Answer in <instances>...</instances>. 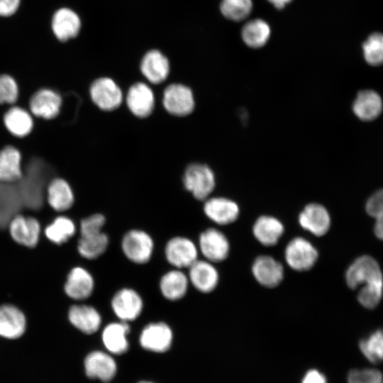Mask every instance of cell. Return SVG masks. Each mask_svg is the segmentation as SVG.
Segmentation results:
<instances>
[{"label": "cell", "mask_w": 383, "mask_h": 383, "mask_svg": "<svg viewBox=\"0 0 383 383\" xmlns=\"http://www.w3.org/2000/svg\"><path fill=\"white\" fill-rule=\"evenodd\" d=\"M345 280L352 289L360 284H364V287H383L380 267L377 262L368 255L358 257L349 266L345 273Z\"/></svg>", "instance_id": "2"}, {"label": "cell", "mask_w": 383, "mask_h": 383, "mask_svg": "<svg viewBox=\"0 0 383 383\" xmlns=\"http://www.w3.org/2000/svg\"><path fill=\"white\" fill-rule=\"evenodd\" d=\"M251 272L259 284L270 289L279 286L284 277L282 264L269 255L256 257L252 263Z\"/></svg>", "instance_id": "11"}, {"label": "cell", "mask_w": 383, "mask_h": 383, "mask_svg": "<svg viewBox=\"0 0 383 383\" xmlns=\"http://www.w3.org/2000/svg\"><path fill=\"white\" fill-rule=\"evenodd\" d=\"M87 375L90 378H98L101 381H110L116 374V365L114 360L102 351H93L84 360Z\"/></svg>", "instance_id": "24"}, {"label": "cell", "mask_w": 383, "mask_h": 383, "mask_svg": "<svg viewBox=\"0 0 383 383\" xmlns=\"http://www.w3.org/2000/svg\"><path fill=\"white\" fill-rule=\"evenodd\" d=\"M189 281L187 274L182 270L173 269L165 273L159 282L162 296L168 301L182 299L187 293Z\"/></svg>", "instance_id": "27"}, {"label": "cell", "mask_w": 383, "mask_h": 383, "mask_svg": "<svg viewBox=\"0 0 383 383\" xmlns=\"http://www.w3.org/2000/svg\"><path fill=\"white\" fill-rule=\"evenodd\" d=\"M51 26L55 36L63 42L77 35L81 21L74 11L68 8H61L55 12Z\"/></svg>", "instance_id": "25"}, {"label": "cell", "mask_w": 383, "mask_h": 383, "mask_svg": "<svg viewBox=\"0 0 383 383\" xmlns=\"http://www.w3.org/2000/svg\"><path fill=\"white\" fill-rule=\"evenodd\" d=\"M21 0H0V16L8 17L15 13Z\"/></svg>", "instance_id": "43"}, {"label": "cell", "mask_w": 383, "mask_h": 383, "mask_svg": "<svg viewBox=\"0 0 383 383\" xmlns=\"http://www.w3.org/2000/svg\"><path fill=\"white\" fill-rule=\"evenodd\" d=\"M382 101L380 96L374 91L364 90L360 91L353 104L354 113L362 121H372L382 112Z\"/></svg>", "instance_id": "29"}, {"label": "cell", "mask_w": 383, "mask_h": 383, "mask_svg": "<svg viewBox=\"0 0 383 383\" xmlns=\"http://www.w3.org/2000/svg\"><path fill=\"white\" fill-rule=\"evenodd\" d=\"M4 121L8 131L18 137H24L28 135L33 126L30 115L20 107L10 109L5 113Z\"/></svg>", "instance_id": "33"}, {"label": "cell", "mask_w": 383, "mask_h": 383, "mask_svg": "<svg viewBox=\"0 0 383 383\" xmlns=\"http://www.w3.org/2000/svg\"><path fill=\"white\" fill-rule=\"evenodd\" d=\"M302 383H326V379L318 370H311L306 373Z\"/></svg>", "instance_id": "44"}, {"label": "cell", "mask_w": 383, "mask_h": 383, "mask_svg": "<svg viewBox=\"0 0 383 383\" xmlns=\"http://www.w3.org/2000/svg\"><path fill=\"white\" fill-rule=\"evenodd\" d=\"M75 231L76 226L73 221L67 216H60L45 228V234L50 242L61 245L68 241Z\"/></svg>", "instance_id": "35"}, {"label": "cell", "mask_w": 383, "mask_h": 383, "mask_svg": "<svg viewBox=\"0 0 383 383\" xmlns=\"http://www.w3.org/2000/svg\"><path fill=\"white\" fill-rule=\"evenodd\" d=\"M143 300L135 289L124 287L112 296L111 307L119 321L129 323L137 319L143 312Z\"/></svg>", "instance_id": "7"}, {"label": "cell", "mask_w": 383, "mask_h": 383, "mask_svg": "<svg viewBox=\"0 0 383 383\" xmlns=\"http://www.w3.org/2000/svg\"><path fill=\"white\" fill-rule=\"evenodd\" d=\"M20 152L13 146L0 150V182H15L23 176Z\"/></svg>", "instance_id": "30"}, {"label": "cell", "mask_w": 383, "mask_h": 383, "mask_svg": "<svg viewBox=\"0 0 383 383\" xmlns=\"http://www.w3.org/2000/svg\"><path fill=\"white\" fill-rule=\"evenodd\" d=\"M198 248L205 260L213 263L221 262L226 260L231 250L226 235L215 228H207L201 233Z\"/></svg>", "instance_id": "8"}, {"label": "cell", "mask_w": 383, "mask_h": 383, "mask_svg": "<svg viewBox=\"0 0 383 383\" xmlns=\"http://www.w3.org/2000/svg\"><path fill=\"white\" fill-rule=\"evenodd\" d=\"M213 264L206 260L198 259L188 268L189 284L199 292L211 293L217 287L219 274Z\"/></svg>", "instance_id": "15"}, {"label": "cell", "mask_w": 383, "mask_h": 383, "mask_svg": "<svg viewBox=\"0 0 383 383\" xmlns=\"http://www.w3.org/2000/svg\"><path fill=\"white\" fill-rule=\"evenodd\" d=\"M241 34L244 43L248 46L258 48L267 42L270 35V28L263 20L255 19L243 26Z\"/></svg>", "instance_id": "34"}, {"label": "cell", "mask_w": 383, "mask_h": 383, "mask_svg": "<svg viewBox=\"0 0 383 383\" xmlns=\"http://www.w3.org/2000/svg\"><path fill=\"white\" fill-rule=\"evenodd\" d=\"M199 248L189 238L174 236L165 247V256L167 262L176 269L189 268L198 260Z\"/></svg>", "instance_id": "6"}, {"label": "cell", "mask_w": 383, "mask_h": 383, "mask_svg": "<svg viewBox=\"0 0 383 383\" xmlns=\"http://www.w3.org/2000/svg\"><path fill=\"white\" fill-rule=\"evenodd\" d=\"M126 101L134 116L143 118L152 113L155 106V96L148 84L136 82L128 90Z\"/></svg>", "instance_id": "18"}, {"label": "cell", "mask_w": 383, "mask_h": 383, "mask_svg": "<svg viewBox=\"0 0 383 383\" xmlns=\"http://www.w3.org/2000/svg\"><path fill=\"white\" fill-rule=\"evenodd\" d=\"M47 195L48 204L57 211L68 210L73 205V192L69 184L63 179H52L48 185Z\"/></svg>", "instance_id": "31"}, {"label": "cell", "mask_w": 383, "mask_h": 383, "mask_svg": "<svg viewBox=\"0 0 383 383\" xmlns=\"http://www.w3.org/2000/svg\"><path fill=\"white\" fill-rule=\"evenodd\" d=\"M94 284V277L87 270L82 267H75L67 274L64 291L68 297L82 301L91 296Z\"/></svg>", "instance_id": "19"}, {"label": "cell", "mask_w": 383, "mask_h": 383, "mask_svg": "<svg viewBox=\"0 0 383 383\" xmlns=\"http://www.w3.org/2000/svg\"><path fill=\"white\" fill-rule=\"evenodd\" d=\"M140 71L150 83L154 84H160L169 75V60L159 50H150L142 59Z\"/></svg>", "instance_id": "26"}, {"label": "cell", "mask_w": 383, "mask_h": 383, "mask_svg": "<svg viewBox=\"0 0 383 383\" xmlns=\"http://www.w3.org/2000/svg\"><path fill=\"white\" fill-rule=\"evenodd\" d=\"M272 4H273L277 9H282L285 5L292 0H268Z\"/></svg>", "instance_id": "46"}, {"label": "cell", "mask_w": 383, "mask_h": 383, "mask_svg": "<svg viewBox=\"0 0 383 383\" xmlns=\"http://www.w3.org/2000/svg\"><path fill=\"white\" fill-rule=\"evenodd\" d=\"M62 105V99L56 91L42 89L37 91L30 99V109L36 116L52 119L57 116Z\"/></svg>", "instance_id": "22"}, {"label": "cell", "mask_w": 383, "mask_h": 383, "mask_svg": "<svg viewBox=\"0 0 383 383\" xmlns=\"http://www.w3.org/2000/svg\"><path fill=\"white\" fill-rule=\"evenodd\" d=\"M109 238L104 232L80 236L77 251L84 258L94 260L102 255L108 248Z\"/></svg>", "instance_id": "32"}, {"label": "cell", "mask_w": 383, "mask_h": 383, "mask_svg": "<svg viewBox=\"0 0 383 383\" xmlns=\"http://www.w3.org/2000/svg\"><path fill=\"white\" fill-rule=\"evenodd\" d=\"M366 62L372 66L383 64V34L374 33L370 35L362 45Z\"/></svg>", "instance_id": "38"}, {"label": "cell", "mask_w": 383, "mask_h": 383, "mask_svg": "<svg viewBox=\"0 0 383 383\" xmlns=\"http://www.w3.org/2000/svg\"><path fill=\"white\" fill-rule=\"evenodd\" d=\"M26 320L17 307L4 304L0 306V335L7 339H16L25 332Z\"/></svg>", "instance_id": "23"}, {"label": "cell", "mask_w": 383, "mask_h": 383, "mask_svg": "<svg viewBox=\"0 0 383 383\" xmlns=\"http://www.w3.org/2000/svg\"><path fill=\"white\" fill-rule=\"evenodd\" d=\"M162 104L170 114L185 116L194 111L195 101L190 88L182 84H172L164 90Z\"/></svg>", "instance_id": "10"}, {"label": "cell", "mask_w": 383, "mask_h": 383, "mask_svg": "<svg viewBox=\"0 0 383 383\" xmlns=\"http://www.w3.org/2000/svg\"><path fill=\"white\" fill-rule=\"evenodd\" d=\"M121 250L131 262L143 265L148 263L154 251V241L151 235L140 229L126 232L121 239Z\"/></svg>", "instance_id": "4"}, {"label": "cell", "mask_w": 383, "mask_h": 383, "mask_svg": "<svg viewBox=\"0 0 383 383\" xmlns=\"http://www.w3.org/2000/svg\"><path fill=\"white\" fill-rule=\"evenodd\" d=\"M205 215L213 223L226 226L235 222L240 215V209L236 202L226 197H212L205 200Z\"/></svg>", "instance_id": "16"}, {"label": "cell", "mask_w": 383, "mask_h": 383, "mask_svg": "<svg viewBox=\"0 0 383 383\" xmlns=\"http://www.w3.org/2000/svg\"><path fill=\"white\" fill-rule=\"evenodd\" d=\"M48 167L40 158H33L26 165L22 177L17 181L24 207L39 210L43 205Z\"/></svg>", "instance_id": "1"}, {"label": "cell", "mask_w": 383, "mask_h": 383, "mask_svg": "<svg viewBox=\"0 0 383 383\" xmlns=\"http://www.w3.org/2000/svg\"><path fill=\"white\" fill-rule=\"evenodd\" d=\"M252 8V0H223L221 11L228 19L239 21L247 18Z\"/></svg>", "instance_id": "37"}, {"label": "cell", "mask_w": 383, "mask_h": 383, "mask_svg": "<svg viewBox=\"0 0 383 383\" xmlns=\"http://www.w3.org/2000/svg\"><path fill=\"white\" fill-rule=\"evenodd\" d=\"M348 383H383L382 372L376 369L353 370L348 376Z\"/></svg>", "instance_id": "40"}, {"label": "cell", "mask_w": 383, "mask_h": 383, "mask_svg": "<svg viewBox=\"0 0 383 383\" xmlns=\"http://www.w3.org/2000/svg\"><path fill=\"white\" fill-rule=\"evenodd\" d=\"M299 226L311 234L321 237L331 227V216L328 210L318 203L306 204L298 216Z\"/></svg>", "instance_id": "13"}, {"label": "cell", "mask_w": 383, "mask_h": 383, "mask_svg": "<svg viewBox=\"0 0 383 383\" xmlns=\"http://www.w3.org/2000/svg\"><path fill=\"white\" fill-rule=\"evenodd\" d=\"M18 95L15 79L8 74H0V104H13Z\"/></svg>", "instance_id": "39"}, {"label": "cell", "mask_w": 383, "mask_h": 383, "mask_svg": "<svg viewBox=\"0 0 383 383\" xmlns=\"http://www.w3.org/2000/svg\"><path fill=\"white\" fill-rule=\"evenodd\" d=\"M129 323L124 321L111 322L102 331V341L106 348L111 353L120 355L126 353L129 347L127 335L130 332Z\"/></svg>", "instance_id": "28"}, {"label": "cell", "mask_w": 383, "mask_h": 383, "mask_svg": "<svg viewBox=\"0 0 383 383\" xmlns=\"http://www.w3.org/2000/svg\"><path fill=\"white\" fill-rule=\"evenodd\" d=\"M70 323L81 332L91 335L96 333L101 324V316L91 305L74 304L68 310Z\"/></svg>", "instance_id": "20"}, {"label": "cell", "mask_w": 383, "mask_h": 383, "mask_svg": "<svg viewBox=\"0 0 383 383\" xmlns=\"http://www.w3.org/2000/svg\"><path fill=\"white\" fill-rule=\"evenodd\" d=\"M284 257L291 269L302 272L313 267L318 258V252L309 240L296 236L285 246Z\"/></svg>", "instance_id": "3"}, {"label": "cell", "mask_w": 383, "mask_h": 383, "mask_svg": "<svg viewBox=\"0 0 383 383\" xmlns=\"http://www.w3.org/2000/svg\"><path fill=\"white\" fill-rule=\"evenodd\" d=\"M106 223V218L101 213H94L83 218L80 222V236L88 235L102 232Z\"/></svg>", "instance_id": "41"}, {"label": "cell", "mask_w": 383, "mask_h": 383, "mask_svg": "<svg viewBox=\"0 0 383 383\" xmlns=\"http://www.w3.org/2000/svg\"><path fill=\"white\" fill-rule=\"evenodd\" d=\"M252 232L254 238L261 245L272 247L277 244L284 233V226L278 218L263 215L255 221Z\"/></svg>", "instance_id": "21"}, {"label": "cell", "mask_w": 383, "mask_h": 383, "mask_svg": "<svg viewBox=\"0 0 383 383\" xmlns=\"http://www.w3.org/2000/svg\"><path fill=\"white\" fill-rule=\"evenodd\" d=\"M366 211L374 218L383 216V189L374 192L366 203Z\"/></svg>", "instance_id": "42"}, {"label": "cell", "mask_w": 383, "mask_h": 383, "mask_svg": "<svg viewBox=\"0 0 383 383\" xmlns=\"http://www.w3.org/2000/svg\"><path fill=\"white\" fill-rule=\"evenodd\" d=\"M374 233L379 239L383 240V216L376 218Z\"/></svg>", "instance_id": "45"}, {"label": "cell", "mask_w": 383, "mask_h": 383, "mask_svg": "<svg viewBox=\"0 0 383 383\" xmlns=\"http://www.w3.org/2000/svg\"><path fill=\"white\" fill-rule=\"evenodd\" d=\"M89 93L94 104L103 111H113L118 108L123 101L121 88L109 77L95 79L90 86Z\"/></svg>", "instance_id": "9"}, {"label": "cell", "mask_w": 383, "mask_h": 383, "mask_svg": "<svg viewBox=\"0 0 383 383\" xmlns=\"http://www.w3.org/2000/svg\"><path fill=\"white\" fill-rule=\"evenodd\" d=\"M173 333L168 324L163 321L152 322L147 324L142 330L139 342L145 350L164 353L172 345Z\"/></svg>", "instance_id": "12"}, {"label": "cell", "mask_w": 383, "mask_h": 383, "mask_svg": "<svg viewBox=\"0 0 383 383\" xmlns=\"http://www.w3.org/2000/svg\"><path fill=\"white\" fill-rule=\"evenodd\" d=\"M23 208L25 207L17 182H0V230L6 228Z\"/></svg>", "instance_id": "14"}, {"label": "cell", "mask_w": 383, "mask_h": 383, "mask_svg": "<svg viewBox=\"0 0 383 383\" xmlns=\"http://www.w3.org/2000/svg\"><path fill=\"white\" fill-rule=\"evenodd\" d=\"M183 184L197 200L205 201L216 186L213 171L206 165L192 163L187 166L183 175Z\"/></svg>", "instance_id": "5"}, {"label": "cell", "mask_w": 383, "mask_h": 383, "mask_svg": "<svg viewBox=\"0 0 383 383\" xmlns=\"http://www.w3.org/2000/svg\"><path fill=\"white\" fill-rule=\"evenodd\" d=\"M8 226L11 238L17 243L27 248H34L38 243L40 225L35 218L18 214L11 220Z\"/></svg>", "instance_id": "17"}, {"label": "cell", "mask_w": 383, "mask_h": 383, "mask_svg": "<svg viewBox=\"0 0 383 383\" xmlns=\"http://www.w3.org/2000/svg\"><path fill=\"white\" fill-rule=\"evenodd\" d=\"M360 349L364 356L372 363L383 361V331H377L360 342Z\"/></svg>", "instance_id": "36"}, {"label": "cell", "mask_w": 383, "mask_h": 383, "mask_svg": "<svg viewBox=\"0 0 383 383\" xmlns=\"http://www.w3.org/2000/svg\"><path fill=\"white\" fill-rule=\"evenodd\" d=\"M140 383H152V382H141Z\"/></svg>", "instance_id": "47"}]
</instances>
